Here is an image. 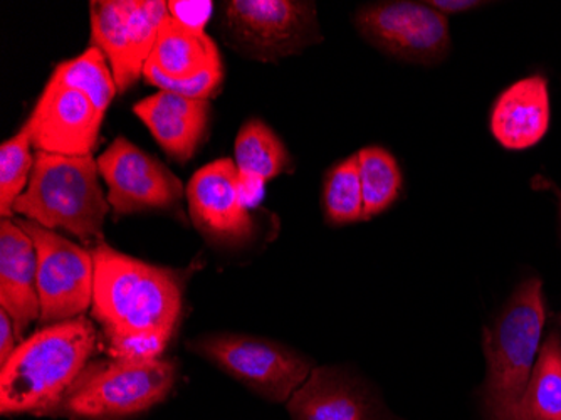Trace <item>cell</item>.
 Segmentation results:
<instances>
[{"label": "cell", "instance_id": "16", "mask_svg": "<svg viewBox=\"0 0 561 420\" xmlns=\"http://www.w3.org/2000/svg\"><path fill=\"white\" fill-rule=\"evenodd\" d=\"M550 126V97L543 76H529L507 88L494 104L491 132L512 150L537 145Z\"/></svg>", "mask_w": 561, "mask_h": 420}, {"label": "cell", "instance_id": "18", "mask_svg": "<svg viewBox=\"0 0 561 420\" xmlns=\"http://www.w3.org/2000/svg\"><path fill=\"white\" fill-rule=\"evenodd\" d=\"M147 66L170 80L184 81L224 65L213 37L188 30L169 15L160 27Z\"/></svg>", "mask_w": 561, "mask_h": 420}, {"label": "cell", "instance_id": "14", "mask_svg": "<svg viewBox=\"0 0 561 420\" xmlns=\"http://www.w3.org/2000/svg\"><path fill=\"white\" fill-rule=\"evenodd\" d=\"M0 306L21 343L27 328L41 318V302L36 246L15 217H2L0 223Z\"/></svg>", "mask_w": 561, "mask_h": 420}, {"label": "cell", "instance_id": "23", "mask_svg": "<svg viewBox=\"0 0 561 420\" xmlns=\"http://www.w3.org/2000/svg\"><path fill=\"white\" fill-rule=\"evenodd\" d=\"M324 213L331 224H352L365 220L364 191H362L358 155L328 172L324 180Z\"/></svg>", "mask_w": 561, "mask_h": 420}, {"label": "cell", "instance_id": "12", "mask_svg": "<svg viewBox=\"0 0 561 420\" xmlns=\"http://www.w3.org/2000/svg\"><path fill=\"white\" fill-rule=\"evenodd\" d=\"M185 198L192 223L214 245H242L256 234V219L232 159H219L197 170L185 188Z\"/></svg>", "mask_w": 561, "mask_h": 420}, {"label": "cell", "instance_id": "15", "mask_svg": "<svg viewBox=\"0 0 561 420\" xmlns=\"http://www.w3.org/2000/svg\"><path fill=\"white\" fill-rule=\"evenodd\" d=\"M134 113L147 125L170 159L184 163L206 140L213 104L209 100H192L159 91L134 104Z\"/></svg>", "mask_w": 561, "mask_h": 420}, {"label": "cell", "instance_id": "19", "mask_svg": "<svg viewBox=\"0 0 561 420\" xmlns=\"http://www.w3.org/2000/svg\"><path fill=\"white\" fill-rule=\"evenodd\" d=\"M234 162L242 182L264 183L295 170L291 155L270 125L248 120L234 144Z\"/></svg>", "mask_w": 561, "mask_h": 420}, {"label": "cell", "instance_id": "29", "mask_svg": "<svg viewBox=\"0 0 561 420\" xmlns=\"http://www.w3.org/2000/svg\"><path fill=\"white\" fill-rule=\"evenodd\" d=\"M560 205H561V197H560Z\"/></svg>", "mask_w": 561, "mask_h": 420}, {"label": "cell", "instance_id": "20", "mask_svg": "<svg viewBox=\"0 0 561 420\" xmlns=\"http://www.w3.org/2000/svg\"><path fill=\"white\" fill-rule=\"evenodd\" d=\"M49 80L80 91L103 115L118 93L112 66L96 46L88 47L78 58L59 63Z\"/></svg>", "mask_w": 561, "mask_h": 420}, {"label": "cell", "instance_id": "22", "mask_svg": "<svg viewBox=\"0 0 561 420\" xmlns=\"http://www.w3.org/2000/svg\"><path fill=\"white\" fill-rule=\"evenodd\" d=\"M358 155L362 191H364L365 220L383 213L399 197L402 173L390 151L381 147H365Z\"/></svg>", "mask_w": 561, "mask_h": 420}, {"label": "cell", "instance_id": "13", "mask_svg": "<svg viewBox=\"0 0 561 420\" xmlns=\"http://www.w3.org/2000/svg\"><path fill=\"white\" fill-rule=\"evenodd\" d=\"M103 120L105 115L83 93L49 80L24 125L34 150L87 157L96 148Z\"/></svg>", "mask_w": 561, "mask_h": 420}, {"label": "cell", "instance_id": "4", "mask_svg": "<svg viewBox=\"0 0 561 420\" xmlns=\"http://www.w3.org/2000/svg\"><path fill=\"white\" fill-rule=\"evenodd\" d=\"M545 318L541 281L531 277L513 293L493 327L484 330V404L490 420H526L523 400L535 368Z\"/></svg>", "mask_w": 561, "mask_h": 420}, {"label": "cell", "instance_id": "10", "mask_svg": "<svg viewBox=\"0 0 561 420\" xmlns=\"http://www.w3.org/2000/svg\"><path fill=\"white\" fill-rule=\"evenodd\" d=\"M356 30L371 46L399 61H440L450 46L447 15L417 2H377L358 9Z\"/></svg>", "mask_w": 561, "mask_h": 420}, {"label": "cell", "instance_id": "6", "mask_svg": "<svg viewBox=\"0 0 561 420\" xmlns=\"http://www.w3.org/2000/svg\"><path fill=\"white\" fill-rule=\"evenodd\" d=\"M219 31L236 53L263 63L299 55L323 41L317 4L301 0H226Z\"/></svg>", "mask_w": 561, "mask_h": 420}, {"label": "cell", "instance_id": "9", "mask_svg": "<svg viewBox=\"0 0 561 420\" xmlns=\"http://www.w3.org/2000/svg\"><path fill=\"white\" fill-rule=\"evenodd\" d=\"M15 220L36 246L39 323L49 327L84 317L93 303L94 261L91 249L75 245L39 224Z\"/></svg>", "mask_w": 561, "mask_h": 420}, {"label": "cell", "instance_id": "3", "mask_svg": "<svg viewBox=\"0 0 561 420\" xmlns=\"http://www.w3.org/2000/svg\"><path fill=\"white\" fill-rule=\"evenodd\" d=\"M110 208L93 155L36 151L30 183L15 202L14 214L49 230L65 229L84 248L94 249L105 242L103 227Z\"/></svg>", "mask_w": 561, "mask_h": 420}, {"label": "cell", "instance_id": "7", "mask_svg": "<svg viewBox=\"0 0 561 420\" xmlns=\"http://www.w3.org/2000/svg\"><path fill=\"white\" fill-rule=\"evenodd\" d=\"M187 349L273 402L291 399L313 372L305 356L245 334H207L188 341Z\"/></svg>", "mask_w": 561, "mask_h": 420}, {"label": "cell", "instance_id": "25", "mask_svg": "<svg viewBox=\"0 0 561 420\" xmlns=\"http://www.w3.org/2000/svg\"><path fill=\"white\" fill-rule=\"evenodd\" d=\"M224 76H226L224 66H217V68L195 76L192 80L184 81L170 80L151 66H145L144 71V78L151 87L159 88V91H167V93L179 94V97L192 98V100H210L216 97L222 88Z\"/></svg>", "mask_w": 561, "mask_h": 420}, {"label": "cell", "instance_id": "17", "mask_svg": "<svg viewBox=\"0 0 561 420\" xmlns=\"http://www.w3.org/2000/svg\"><path fill=\"white\" fill-rule=\"evenodd\" d=\"M295 420H374L360 391L333 368H314L289 399Z\"/></svg>", "mask_w": 561, "mask_h": 420}, {"label": "cell", "instance_id": "2", "mask_svg": "<svg viewBox=\"0 0 561 420\" xmlns=\"http://www.w3.org/2000/svg\"><path fill=\"white\" fill-rule=\"evenodd\" d=\"M98 334L87 317L49 325L19 343L0 371L4 416H44L80 377L96 352Z\"/></svg>", "mask_w": 561, "mask_h": 420}, {"label": "cell", "instance_id": "1", "mask_svg": "<svg viewBox=\"0 0 561 420\" xmlns=\"http://www.w3.org/2000/svg\"><path fill=\"white\" fill-rule=\"evenodd\" d=\"M94 261L91 315L113 359H160L182 318V276L101 242Z\"/></svg>", "mask_w": 561, "mask_h": 420}, {"label": "cell", "instance_id": "11", "mask_svg": "<svg viewBox=\"0 0 561 420\" xmlns=\"http://www.w3.org/2000/svg\"><path fill=\"white\" fill-rule=\"evenodd\" d=\"M98 169L108 185L106 197L116 216L172 211L185 197L182 180L125 137L115 138L100 155Z\"/></svg>", "mask_w": 561, "mask_h": 420}, {"label": "cell", "instance_id": "21", "mask_svg": "<svg viewBox=\"0 0 561 420\" xmlns=\"http://www.w3.org/2000/svg\"><path fill=\"white\" fill-rule=\"evenodd\" d=\"M526 420H561V347L551 334L538 355L523 400Z\"/></svg>", "mask_w": 561, "mask_h": 420}, {"label": "cell", "instance_id": "26", "mask_svg": "<svg viewBox=\"0 0 561 420\" xmlns=\"http://www.w3.org/2000/svg\"><path fill=\"white\" fill-rule=\"evenodd\" d=\"M169 15L188 30L206 33V25L213 18L214 4L209 0H169Z\"/></svg>", "mask_w": 561, "mask_h": 420}, {"label": "cell", "instance_id": "5", "mask_svg": "<svg viewBox=\"0 0 561 420\" xmlns=\"http://www.w3.org/2000/svg\"><path fill=\"white\" fill-rule=\"evenodd\" d=\"M170 360L106 359L90 362L44 416L122 420L162 402L175 384Z\"/></svg>", "mask_w": 561, "mask_h": 420}, {"label": "cell", "instance_id": "28", "mask_svg": "<svg viewBox=\"0 0 561 420\" xmlns=\"http://www.w3.org/2000/svg\"><path fill=\"white\" fill-rule=\"evenodd\" d=\"M428 5L439 11L440 14H456V12L469 11V9L479 8L481 2L476 0H432Z\"/></svg>", "mask_w": 561, "mask_h": 420}, {"label": "cell", "instance_id": "27", "mask_svg": "<svg viewBox=\"0 0 561 420\" xmlns=\"http://www.w3.org/2000/svg\"><path fill=\"white\" fill-rule=\"evenodd\" d=\"M14 323L5 309L0 308V365H5L19 347Z\"/></svg>", "mask_w": 561, "mask_h": 420}, {"label": "cell", "instance_id": "8", "mask_svg": "<svg viewBox=\"0 0 561 420\" xmlns=\"http://www.w3.org/2000/svg\"><path fill=\"white\" fill-rule=\"evenodd\" d=\"M169 18L165 0H93L90 2L91 46L106 56L118 93L134 88Z\"/></svg>", "mask_w": 561, "mask_h": 420}, {"label": "cell", "instance_id": "24", "mask_svg": "<svg viewBox=\"0 0 561 420\" xmlns=\"http://www.w3.org/2000/svg\"><path fill=\"white\" fill-rule=\"evenodd\" d=\"M34 169L33 141L27 126L22 125L14 137L0 145V214L14 217L19 201Z\"/></svg>", "mask_w": 561, "mask_h": 420}]
</instances>
